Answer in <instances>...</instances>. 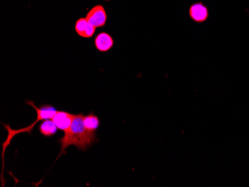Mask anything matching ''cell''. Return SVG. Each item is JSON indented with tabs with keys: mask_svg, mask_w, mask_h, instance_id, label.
<instances>
[{
	"mask_svg": "<svg viewBox=\"0 0 249 187\" xmlns=\"http://www.w3.org/2000/svg\"><path fill=\"white\" fill-rule=\"evenodd\" d=\"M84 119L85 115L82 113L74 117L69 131L64 133V136L59 139L61 150L56 160L61 157V154L66 153V149L69 146H75L78 149L86 152L88 147L96 141H99L96 135H93L88 131L84 122Z\"/></svg>",
	"mask_w": 249,
	"mask_h": 187,
	"instance_id": "cell-1",
	"label": "cell"
},
{
	"mask_svg": "<svg viewBox=\"0 0 249 187\" xmlns=\"http://www.w3.org/2000/svg\"><path fill=\"white\" fill-rule=\"evenodd\" d=\"M26 104L34 107V109H35L36 112H37V119H36V121H35L32 125L25 127V128H19V129H13V128H11L9 125L3 124L4 128L7 130V132H8V136H7L5 142L2 144V174H1V179H2V185H4L3 173L4 169H5V151H6L7 147L11 144L12 139H13L17 135H19V134L28 133L31 135L34 127L36 126L39 122L43 121V120L45 119H53V117L58 112V111L56 110L54 106L50 105V104H44V105L40 106V107H37L36 104H34L33 101H26Z\"/></svg>",
	"mask_w": 249,
	"mask_h": 187,
	"instance_id": "cell-2",
	"label": "cell"
},
{
	"mask_svg": "<svg viewBox=\"0 0 249 187\" xmlns=\"http://www.w3.org/2000/svg\"><path fill=\"white\" fill-rule=\"evenodd\" d=\"M87 20L94 27H104L107 23V15L103 5H98L93 7L86 16Z\"/></svg>",
	"mask_w": 249,
	"mask_h": 187,
	"instance_id": "cell-3",
	"label": "cell"
},
{
	"mask_svg": "<svg viewBox=\"0 0 249 187\" xmlns=\"http://www.w3.org/2000/svg\"><path fill=\"white\" fill-rule=\"evenodd\" d=\"M189 16L195 23H205L209 17V11L202 2H196L189 8Z\"/></svg>",
	"mask_w": 249,
	"mask_h": 187,
	"instance_id": "cell-4",
	"label": "cell"
},
{
	"mask_svg": "<svg viewBox=\"0 0 249 187\" xmlns=\"http://www.w3.org/2000/svg\"><path fill=\"white\" fill-rule=\"evenodd\" d=\"M74 117L75 114L66 112V111H58L52 119L57 125L58 129L64 131V133H67L72 125Z\"/></svg>",
	"mask_w": 249,
	"mask_h": 187,
	"instance_id": "cell-5",
	"label": "cell"
},
{
	"mask_svg": "<svg viewBox=\"0 0 249 187\" xmlns=\"http://www.w3.org/2000/svg\"><path fill=\"white\" fill-rule=\"evenodd\" d=\"M96 27L90 24L86 18H80L76 21L75 30L77 34L84 38H90L94 35Z\"/></svg>",
	"mask_w": 249,
	"mask_h": 187,
	"instance_id": "cell-6",
	"label": "cell"
},
{
	"mask_svg": "<svg viewBox=\"0 0 249 187\" xmlns=\"http://www.w3.org/2000/svg\"><path fill=\"white\" fill-rule=\"evenodd\" d=\"M114 39L106 32H101L95 39L96 48L101 52L108 51L114 47Z\"/></svg>",
	"mask_w": 249,
	"mask_h": 187,
	"instance_id": "cell-7",
	"label": "cell"
},
{
	"mask_svg": "<svg viewBox=\"0 0 249 187\" xmlns=\"http://www.w3.org/2000/svg\"><path fill=\"white\" fill-rule=\"evenodd\" d=\"M39 131L43 136L50 137L57 133L58 127L52 119H49L43 120L42 123L39 125Z\"/></svg>",
	"mask_w": 249,
	"mask_h": 187,
	"instance_id": "cell-8",
	"label": "cell"
},
{
	"mask_svg": "<svg viewBox=\"0 0 249 187\" xmlns=\"http://www.w3.org/2000/svg\"><path fill=\"white\" fill-rule=\"evenodd\" d=\"M84 122L88 131L93 135H96V131L100 126V121L97 116L93 113H90L88 116H85Z\"/></svg>",
	"mask_w": 249,
	"mask_h": 187,
	"instance_id": "cell-9",
	"label": "cell"
},
{
	"mask_svg": "<svg viewBox=\"0 0 249 187\" xmlns=\"http://www.w3.org/2000/svg\"><path fill=\"white\" fill-rule=\"evenodd\" d=\"M106 1H109V0H106Z\"/></svg>",
	"mask_w": 249,
	"mask_h": 187,
	"instance_id": "cell-10",
	"label": "cell"
}]
</instances>
